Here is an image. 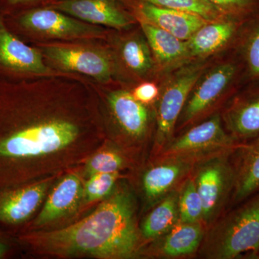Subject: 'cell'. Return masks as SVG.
<instances>
[{"label":"cell","mask_w":259,"mask_h":259,"mask_svg":"<svg viewBox=\"0 0 259 259\" xmlns=\"http://www.w3.org/2000/svg\"><path fill=\"white\" fill-rule=\"evenodd\" d=\"M20 239L50 254L106 259L137 256L144 241L136 223L134 197L126 187L113 191L79 222L56 231L27 233Z\"/></svg>","instance_id":"cell-1"},{"label":"cell","mask_w":259,"mask_h":259,"mask_svg":"<svg viewBox=\"0 0 259 259\" xmlns=\"http://www.w3.org/2000/svg\"><path fill=\"white\" fill-rule=\"evenodd\" d=\"M20 96H0V192L28 184L38 161L63 152L80 136L76 122L61 116L38 119Z\"/></svg>","instance_id":"cell-2"},{"label":"cell","mask_w":259,"mask_h":259,"mask_svg":"<svg viewBox=\"0 0 259 259\" xmlns=\"http://www.w3.org/2000/svg\"><path fill=\"white\" fill-rule=\"evenodd\" d=\"M199 252L209 259L258 258L259 191L207 228Z\"/></svg>","instance_id":"cell-3"},{"label":"cell","mask_w":259,"mask_h":259,"mask_svg":"<svg viewBox=\"0 0 259 259\" xmlns=\"http://www.w3.org/2000/svg\"><path fill=\"white\" fill-rule=\"evenodd\" d=\"M233 149L197 162L191 174L202 200L207 228L222 215L231 202L235 182Z\"/></svg>","instance_id":"cell-4"},{"label":"cell","mask_w":259,"mask_h":259,"mask_svg":"<svg viewBox=\"0 0 259 259\" xmlns=\"http://www.w3.org/2000/svg\"><path fill=\"white\" fill-rule=\"evenodd\" d=\"M185 65L168 78L158 96L154 145L156 156L174 137L187 98L207 68V64L202 61Z\"/></svg>","instance_id":"cell-5"},{"label":"cell","mask_w":259,"mask_h":259,"mask_svg":"<svg viewBox=\"0 0 259 259\" xmlns=\"http://www.w3.org/2000/svg\"><path fill=\"white\" fill-rule=\"evenodd\" d=\"M238 144L227 132L221 115L216 113L185 134L172 138L156 157L180 156L198 162L232 151Z\"/></svg>","instance_id":"cell-6"},{"label":"cell","mask_w":259,"mask_h":259,"mask_svg":"<svg viewBox=\"0 0 259 259\" xmlns=\"http://www.w3.org/2000/svg\"><path fill=\"white\" fill-rule=\"evenodd\" d=\"M237 73L238 66L232 61L207 68L194 85L177 125L183 128L208 115L228 94Z\"/></svg>","instance_id":"cell-7"},{"label":"cell","mask_w":259,"mask_h":259,"mask_svg":"<svg viewBox=\"0 0 259 259\" xmlns=\"http://www.w3.org/2000/svg\"><path fill=\"white\" fill-rule=\"evenodd\" d=\"M19 23L24 28L46 37L61 39L97 37L103 34L100 27L89 25L59 10L48 7L23 11Z\"/></svg>","instance_id":"cell-8"},{"label":"cell","mask_w":259,"mask_h":259,"mask_svg":"<svg viewBox=\"0 0 259 259\" xmlns=\"http://www.w3.org/2000/svg\"><path fill=\"white\" fill-rule=\"evenodd\" d=\"M44 55L61 69L107 81L115 74V62L108 53L102 49L81 46H46Z\"/></svg>","instance_id":"cell-9"},{"label":"cell","mask_w":259,"mask_h":259,"mask_svg":"<svg viewBox=\"0 0 259 259\" xmlns=\"http://www.w3.org/2000/svg\"><path fill=\"white\" fill-rule=\"evenodd\" d=\"M142 177V189L148 203L153 206L190 176L197 162L180 156L156 157Z\"/></svg>","instance_id":"cell-10"},{"label":"cell","mask_w":259,"mask_h":259,"mask_svg":"<svg viewBox=\"0 0 259 259\" xmlns=\"http://www.w3.org/2000/svg\"><path fill=\"white\" fill-rule=\"evenodd\" d=\"M94 25L122 30L129 28L135 16L120 0H59L48 6Z\"/></svg>","instance_id":"cell-11"},{"label":"cell","mask_w":259,"mask_h":259,"mask_svg":"<svg viewBox=\"0 0 259 259\" xmlns=\"http://www.w3.org/2000/svg\"><path fill=\"white\" fill-rule=\"evenodd\" d=\"M132 10L135 18L170 32L181 39L187 40L201 27L207 23L199 15L156 6L141 0H121Z\"/></svg>","instance_id":"cell-12"},{"label":"cell","mask_w":259,"mask_h":259,"mask_svg":"<svg viewBox=\"0 0 259 259\" xmlns=\"http://www.w3.org/2000/svg\"><path fill=\"white\" fill-rule=\"evenodd\" d=\"M207 227L203 223L179 221L164 235L151 241L146 255L160 258H180L199 251Z\"/></svg>","instance_id":"cell-13"},{"label":"cell","mask_w":259,"mask_h":259,"mask_svg":"<svg viewBox=\"0 0 259 259\" xmlns=\"http://www.w3.org/2000/svg\"><path fill=\"white\" fill-rule=\"evenodd\" d=\"M231 158L235 182L229 205L233 207L259 191V136L237 145Z\"/></svg>","instance_id":"cell-14"},{"label":"cell","mask_w":259,"mask_h":259,"mask_svg":"<svg viewBox=\"0 0 259 259\" xmlns=\"http://www.w3.org/2000/svg\"><path fill=\"white\" fill-rule=\"evenodd\" d=\"M0 66L5 69L35 75L51 74L40 51L29 47L10 31L0 15Z\"/></svg>","instance_id":"cell-15"},{"label":"cell","mask_w":259,"mask_h":259,"mask_svg":"<svg viewBox=\"0 0 259 259\" xmlns=\"http://www.w3.org/2000/svg\"><path fill=\"white\" fill-rule=\"evenodd\" d=\"M109 106L121 131L134 141L147 136L151 125V114L146 105L134 98L126 90H115L109 94Z\"/></svg>","instance_id":"cell-16"},{"label":"cell","mask_w":259,"mask_h":259,"mask_svg":"<svg viewBox=\"0 0 259 259\" xmlns=\"http://www.w3.org/2000/svg\"><path fill=\"white\" fill-rule=\"evenodd\" d=\"M49 182L25 185L0 192V222L18 225L26 221L41 203Z\"/></svg>","instance_id":"cell-17"},{"label":"cell","mask_w":259,"mask_h":259,"mask_svg":"<svg viewBox=\"0 0 259 259\" xmlns=\"http://www.w3.org/2000/svg\"><path fill=\"white\" fill-rule=\"evenodd\" d=\"M228 134L238 144L259 136V92L239 97L222 117Z\"/></svg>","instance_id":"cell-18"},{"label":"cell","mask_w":259,"mask_h":259,"mask_svg":"<svg viewBox=\"0 0 259 259\" xmlns=\"http://www.w3.org/2000/svg\"><path fill=\"white\" fill-rule=\"evenodd\" d=\"M241 20L225 19L207 22L198 29L187 41L186 64L190 59L207 57L221 50L234 36Z\"/></svg>","instance_id":"cell-19"},{"label":"cell","mask_w":259,"mask_h":259,"mask_svg":"<svg viewBox=\"0 0 259 259\" xmlns=\"http://www.w3.org/2000/svg\"><path fill=\"white\" fill-rule=\"evenodd\" d=\"M156 65L161 70L175 69L186 64L187 41L144 21H140Z\"/></svg>","instance_id":"cell-20"},{"label":"cell","mask_w":259,"mask_h":259,"mask_svg":"<svg viewBox=\"0 0 259 259\" xmlns=\"http://www.w3.org/2000/svg\"><path fill=\"white\" fill-rule=\"evenodd\" d=\"M83 191L79 177L70 175L64 177L48 197L34 225L44 226L69 213L79 203Z\"/></svg>","instance_id":"cell-21"},{"label":"cell","mask_w":259,"mask_h":259,"mask_svg":"<svg viewBox=\"0 0 259 259\" xmlns=\"http://www.w3.org/2000/svg\"><path fill=\"white\" fill-rule=\"evenodd\" d=\"M178 192L177 189L165 196L145 218L140 228L145 241H154L179 222Z\"/></svg>","instance_id":"cell-22"},{"label":"cell","mask_w":259,"mask_h":259,"mask_svg":"<svg viewBox=\"0 0 259 259\" xmlns=\"http://www.w3.org/2000/svg\"><path fill=\"white\" fill-rule=\"evenodd\" d=\"M120 54L126 69L136 77L147 78L154 71L156 63L146 37L140 35L127 37L121 42Z\"/></svg>","instance_id":"cell-23"},{"label":"cell","mask_w":259,"mask_h":259,"mask_svg":"<svg viewBox=\"0 0 259 259\" xmlns=\"http://www.w3.org/2000/svg\"><path fill=\"white\" fill-rule=\"evenodd\" d=\"M178 209L180 222L203 223V206L191 175L179 188Z\"/></svg>","instance_id":"cell-24"},{"label":"cell","mask_w":259,"mask_h":259,"mask_svg":"<svg viewBox=\"0 0 259 259\" xmlns=\"http://www.w3.org/2000/svg\"><path fill=\"white\" fill-rule=\"evenodd\" d=\"M141 1L146 2L161 8L199 15L209 22L231 18L223 14L221 10L217 9L215 7L213 6L205 0H141Z\"/></svg>","instance_id":"cell-25"},{"label":"cell","mask_w":259,"mask_h":259,"mask_svg":"<svg viewBox=\"0 0 259 259\" xmlns=\"http://www.w3.org/2000/svg\"><path fill=\"white\" fill-rule=\"evenodd\" d=\"M228 18L244 20L259 15V0H205Z\"/></svg>","instance_id":"cell-26"},{"label":"cell","mask_w":259,"mask_h":259,"mask_svg":"<svg viewBox=\"0 0 259 259\" xmlns=\"http://www.w3.org/2000/svg\"><path fill=\"white\" fill-rule=\"evenodd\" d=\"M119 177V172L97 173L91 175L85 185L84 194L87 200L93 202L108 197L113 192Z\"/></svg>","instance_id":"cell-27"},{"label":"cell","mask_w":259,"mask_h":259,"mask_svg":"<svg viewBox=\"0 0 259 259\" xmlns=\"http://www.w3.org/2000/svg\"><path fill=\"white\" fill-rule=\"evenodd\" d=\"M125 166V160L120 153L103 151L97 153L88 162L87 170L90 176L97 173L119 172Z\"/></svg>","instance_id":"cell-28"},{"label":"cell","mask_w":259,"mask_h":259,"mask_svg":"<svg viewBox=\"0 0 259 259\" xmlns=\"http://www.w3.org/2000/svg\"><path fill=\"white\" fill-rule=\"evenodd\" d=\"M245 46V60L252 77L259 79V21Z\"/></svg>","instance_id":"cell-29"},{"label":"cell","mask_w":259,"mask_h":259,"mask_svg":"<svg viewBox=\"0 0 259 259\" xmlns=\"http://www.w3.org/2000/svg\"><path fill=\"white\" fill-rule=\"evenodd\" d=\"M160 91L157 85L146 81L139 84L132 92L133 96L145 105H151L158 100Z\"/></svg>","instance_id":"cell-30"},{"label":"cell","mask_w":259,"mask_h":259,"mask_svg":"<svg viewBox=\"0 0 259 259\" xmlns=\"http://www.w3.org/2000/svg\"><path fill=\"white\" fill-rule=\"evenodd\" d=\"M58 1L59 0H0V3L8 9L25 8V10H27L32 8L48 7Z\"/></svg>","instance_id":"cell-31"},{"label":"cell","mask_w":259,"mask_h":259,"mask_svg":"<svg viewBox=\"0 0 259 259\" xmlns=\"http://www.w3.org/2000/svg\"><path fill=\"white\" fill-rule=\"evenodd\" d=\"M10 251V245L0 237V258H3Z\"/></svg>","instance_id":"cell-32"},{"label":"cell","mask_w":259,"mask_h":259,"mask_svg":"<svg viewBox=\"0 0 259 259\" xmlns=\"http://www.w3.org/2000/svg\"><path fill=\"white\" fill-rule=\"evenodd\" d=\"M258 258H259V253H258Z\"/></svg>","instance_id":"cell-33"}]
</instances>
